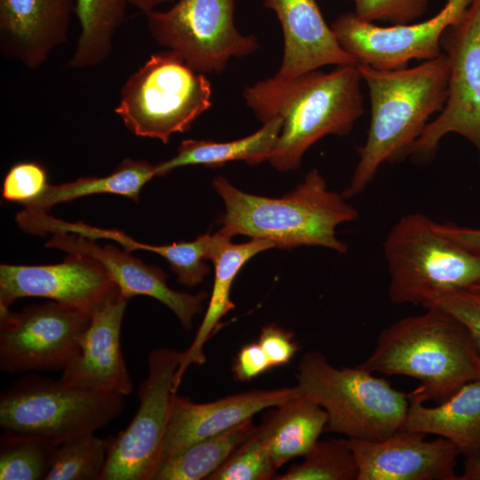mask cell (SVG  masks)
<instances>
[{"instance_id": "1", "label": "cell", "mask_w": 480, "mask_h": 480, "mask_svg": "<svg viewBox=\"0 0 480 480\" xmlns=\"http://www.w3.org/2000/svg\"><path fill=\"white\" fill-rule=\"evenodd\" d=\"M357 65L292 77L274 75L244 89L246 106L262 123L283 119L268 162L281 172L300 168L305 152L326 135L346 136L364 112Z\"/></svg>"}, {"instance_id": "2", "label": "cell", "mask_w": 480, "mask_h": 480, "mask_svg": "<svg viewBox=\"0 0 480 480\" xmlns=\"http://www.w3.org/2000/svg\"><path fill=\"white\" fill-rule=\"evenodd\" d=\"M357 68L368 89L371 120L357 164L342 193L345 198L362 193L383 164L409 156L448 96L450 66L444 52L412 68Z\"/></svg>"}, {"instance_id": "3", "label": "cell", "mask_w": 480, "mask_h": 480, "mask_svg": "<svg viewBox=\"0 0 480 480\" xmlns=\"http://www.w3.org/2000/svg\"><path fill=\"white\" fill-rule=\"evenodd\" d=\"M225 212L218 230L232 238L244 235L275 243L277 248L314 245L345 253L348 246L336 228L358 218V211L343 195L327 188L324 178L312 169L294 189L281 197L244 192L223 176L213 180Z\"/></svg>"}, {"instance_id": "4", "label": "cell", "mask_w": 480, "mask_h": 480, "mask_svg": "<svg viewBox=\"0 0 480 480\" xmlns=\"http://www.w3.org/2000/svg\"><path fill=\"white\" fill-rule=\"evenodd\" d=\"M360 367L404 375L420 382L409 392L420 402L438 404L466 383L480 379V356L466 327L438 308L404 317L383 329Z\"/></svg>"}, {"instance_id": "5", "label": "cell", "mask_w": 480, "mask_h": 480, "mask_svg": "<svg viewBox=\"0 0 480 480\" xmlns=\"http://www.w3.org/2000/svg\"><path fill=\"white\" fill-rule=\"evenodd\" d=\"M435 223L422 213H410L386 236L383 252L392 302L427 309L451 292L480 284V256L441 234Z\"/></svg>"}, {"instance_id": "6", "label": "cell", "mask_w": 480, "mask_h": 480, "mask_svg": "<svg viewBox=\"0 0 480 480\" xmlns=\"http://www.w3.org/2000/svg\"><path fill=\"white\" fill-rule=\"evenodd\" d=\"M296 378L302 393L326 412V432L381 440L404 426L409 393L359 365L338 368L313 351L300 359Z\"/></svg>"}, {"instance_id": "7", "label": "cell", "mask_w": 480, "mask_h": 480, "mask_svg": "<svg viewBox=\"0 0 480 480\" xmlns=\"http://www.w3.org/2000/svg\"><path fill=\"white\" fill-rule=\"evenodd\" d=\"M212 84L174 51L153 53L124 84L115 112L134 135L166 144L212 106Z\"/></svg>"}, {"instance_id": "8", "label": "cell", "mask_w": 480, "mask_h": 480, "mask_svg": "<svg viewBox=\"0 0 480 480\" xmlns=\"http://www.w3.org/2000/svg\"><path fill=\"white\" fill-rule=\"evenodd\" d=\"M124 396L27 375L2 392L0 427L4 432L42 436L61 444L105 428L124 410Z\"/></svg>"}, {"instance_id": "9", "label": "cell", "mask_w": 480, "mask_h": 480, "mask_svg": "<svg viewBox=\"0 0 480 480\" xmlns=\"http://www.w3.org/2000/svg\"><path fill=\"white\" fill-rule=\"evenodd\" d=\"M236 0H178L147 17L153 40L176 52L199 73H221L232 58L259 48L253 35H243L234 20Z\"/></svg>"}, {"instance_id": "10", "label": "cell", "mask_w": 480, "mask_h": 480, "mask_svg": "<svg viewBox=\"0 0 480 480\" xmlns=\"http://www.w3.org/2000/svg\"><path fill=\"white\" fill-rule=\"evenodd\" d=\"M181 352L152 349L148 373L139 385L138 410L125 429L108 437L107 463L100 480H152L161 460L169 421L174 379Z\"/></svg>"}, {"instance_id": "11", "label": "cell", "mask_w": 480, "mask_h": 480, "mask_svg": "<svg viewBox=\"0 0 480 480\" xmlns=\"http://www.w3.org/2000/svg\"><path fill=\"white\" fill-rule=\"evenodd\" d=\"M440 46L450 66L447 100L409 156L417 163H426L444 136L456 133L476 148L480 165V0H472L460 19L444 30Z\"/></svg>"}, {"instance_id": "12", "label": "cell", "mask_w": 480, "mask_h": 480, "mask_svg": "<svg viewBox=\"0 0 480 480\" xmlns=\"http://www.w3.org/2000/svg\"><path fill=\"white\" fill-rule=\"evenodd\" d=\"M92 314L56 301L19 312L0 308V369L8 373L62 371L80 352Z\"/></svg>"}, {"instance_id": "13", "label": "cell", "mask_w": 480, "mask_h": 480, "mask_svg": "<svg viewBox=\"0 0 480 480\" xmlns=\"http://www.w3.org/2000/svg\"><path fill=\"white\" fill-rule=\"evenodd\" d=\"M471 1L445 0L436 15L418 23L380 27L347 12L337 17L331 28L342 49L357 65L399 68L407 67L412 60L439 56L443 33L460 19Z\"/></svg>"}, {"instance_id": "14", "label": "cell", "mask_w": 480, "mask_h": 480, "mask_svg": "<svg viewBox=\"0 0 480 480\" xmlns=\"http://www.w3.org/2000/svg\"><path fill=\"white\" fill-rule=\"evenodd\" d=\"M104 267L84 254L68 253L60 263L0 266V308L39 297L90 314L118 292Z\"/></svg>"}, {"instance_id": "15", "label": "cell", "mask_w": 480, "mask_h": 480, "mask_svg": "<svg viewBox=\"0 0 480 480\" xmlns=\"http://www.w3.org/2000/svg\"><path fill=\"white\" fill-rule=\"evenodd\" d=\"M425 436L400 429L381 440L345 439L357 465L356 480H460L456 445Z\"/></svg>"}, {"instance_id": "16", "label": "cell", "mask_w": 480, "mask_h": 480, "mask_svg": "<svg viewBox=\"0 0 480 480\" xmlns=\"http://www.w3.org/2000/svg\"><path fill=\"white\" fill-rule=\"evenodd\" d=\"M128 299L118 292L92 314L79 337V354L61 371L63 383L127 396L132 381L121 350L120 333Z\"/></svg>"}, {"instance_id": "17", "label": "cell", "mask_w": 480, "mask_h": 480, "mask_svg": "<svg viewBox=\"0 0 480 480\" xmlns=\"http://www.w3.org/2000/svg\"><path fill=\"white\" fill-rule=\"evenodd\" d=\"M67 253H78L99 261L116 284L120 294L128 300L146 295L168 307L178 317L181 326L190 331L193 317L201 313L208 293L189 294L172 290L167 284V275L161 268L150 266L131 255L129 251L107 244L101 246L95 240L76 234H54L45 244Z\"/></svg>"}, {"instance_id": "18", "label": "cell", "mask_w": 480, "mask_h": 480, "mask_svg": "<svg viewBox=\"0 0 480 480\" xmlns=\"http://www.w3.org/2000/svg\"><path fill=\"white\" fill-rule=\"evenodd\" d=\"M302 394L300 388L296 385L276 389L250 390L209 403H194L174 393L162 460L193 443L251 419L264 409L278 406Z\"/></svg>"}, {"instance_id": "19", "label": "cell", "mask_w": 480, "mask_h": 480, "mask_svg": "<svg viewBox=\"0 0 480 480\" xmlns=\"http://www.w3.org/2000/svg\"><path fill=\"white\" fill-rule=\"evenodd\" d=\"M76 0H0V50L28 69L67 43Z\"/></svg>"}, {"instance_id": "20", "label": "cell", "mask_w": 480, "mask_h": 480, "mask_svg": "<svg viewBox=\"0 0 480 480\" xmlns=\"http://www.w3.org/2000/svg\"><path fill=\"white\" fill-rule=\"evenodd\" d=\"M282 28L284 54L276 75L292 77L324 66L356 64L346 52L316 0H264Z\"/></svg>"}, {"instance_id": "21", "label": "cell", "mask_w": 480, "mask_h": 480, "mask_svg": "<svg viewBox=\"0 0 480 480\" xmlns=\"http://www.w3.org/2000/svg\"><path fill=\"white\" fill-rule=\"evenodd\" d=\"M271 248L277 246L275 243L264 239L252 238L246 243L234 244L231 238L218 231L212 235L208 254V260L214 265L212 292L195 340L188 349L181 352L180 364L174 379L175 390L190 364H203L205 362L204 344L222 325L221 318L234 309L230 291L240 269L251 258Z\"/></svg>"}, {"instance_id": "22", "label": "cell", "mask_w": 480, "mask_h": 480, "mask_svg": "<svg viewBox=\"0 0 480 480\" xmlns=\"http://www.w3.org/2000/svg\"><path fill=\"white\" fill-rule=\"evenodd\" d=\"M410 396V394H409ZM402 429L446 438L466 458L480 452V379L463 385L434 407L410 396Z\"/></svg>"}, {"instance_id": "23", "label": "cell", "mask_w": 480, "mask_h": 480, "mask_svg": "<svg viewBox=\"0 0 480 480\" xmlns=\"http://www.w3.org/2000/svg\"><path fill=\"white\" fill-rule=\"evenodd\" d=\"M327 421L326 412L302 394L276 406L258 428L279 468L294 458L305 456L319 440Z\"/></svg>"}, {"instance_id": "24", "label": "cell", "mask_w": 480, "mask_h": 480, "mask_svg": "<svg viewBox=\"0 0 480 480\" xmlns=\"http://www.w3.org/2000/svg\"><path fill=\"white\" fill-rule=\"evenodd\" d=\"M283 125L280 116H274L263 123L257 132L231 141L217 142L210 140H185L177 153L170 159L155 165L156 176L163 177L172 170L201 164L216 168L228 162L244 161L258 164L268 161L276 145Z\"/></svg>"}, {"instance_id": "25", "label": "cell", "mask_w": 480, "mask_h": 480, "mask_svg": "<svg viewBox=\"0 0 480 480\" xmlns=\"http://www.w3.org/2000/svg\"><path fill=\"white\" fill-rule=\"evenodd\" d=\"M156 177L155 165L145 160L124 159L108 175L81 177L73 182L49 184L44 192L24 209L47 212L56 204L95 194L124 196L135 202L143 186Z\"/></svg>"}, {"instance_id": "26", "label": "cell", "mask_w": 480, "mask_h": 480, "mask_svg": "<svg viewBox=\"0 0 480 480\" xmlns=\"http://www.w3.org/2000/svg\"><path fill=\"white\" fill-rule=\"evenodd\" d=\"M257 429L252 418L162 460L152 480L207 479Z\"/></svg>"}, {"instance_id": "27", "label": "cell", "mask_w": 480, "mask_h": 480, "mask_svg": "<svg viewBox=\"0 0 480 480\" xmlns=\"http://www.w3.org/2000/svg\"><path fill=\"white\" fill-rule=\"evenodd\" d=\"M125 0H76L80 34L69 60L74 68L98 66L111 55L115 36L125 19Z\"/></svg>"}, {"instance_id": "28", "label": "cell", "mask_w": 480, "mask_h": 480, "mask_svg": "<svg viewBox=\"0 0 480 480\" xmlns=\"http://www.w3.org/2000/svg\"><path fill=\"white\" fill-rule=\"evenodd\" d=\"M59 444L42 436L4 432L0 439V479L44 480Z\"/></svg>"}, {"instance_id": "29", "label": "cell", "mask_w": 480, "mask_h": 480, "mask_svg": "<svg viewBox=\"0 0 480 480\" xmlns=\"http://www.w3.org/2000/svg\"><path fill=\"white\" fill-rule=\"evenodd\" d=\"M108 452V437L94 434L60 444L44 480H100Z\"/></svg>"}, {"instance_id": "30", "label": "cell", "mask_w": 480, "mask_h": 480, "mask_svg": "<svg viewBox=\"0 0 480 480\" xmlns=\"http://www.w3.org/2000/svg\"><path fill=\"white\" fill-rule=\"evenodd\" d=\"M278 480H356L358 468L355 457L345 439L318 440Z\"/></svg>"}, {"instance_id": "31", "label": "cell", "mask_w": 480, "mask_h": 480, "mask_svg": "<svg viewBox=\"0 0 480 480\" xmlns=\"http://www.w3.org/2000/svg\"><path fill=\"white\" fill-rule=\"evenodd\" d=\"M212 238V235L204 234L190 242L180 241L166 245H152L133 241L132 250H144L159 254L168 261L180 284L194 287L209 273L210 268L205 260H208Z\"/></svg>"}, {"instance_id": "32", "label": "cell", "mask_w": 480, "mask_h": 480, "mask_svg": "<svg viewBox=\"0 0 480 480\" xmlns=\"http://www.w3.org/2000/svg\"><path fill=\"white\" fill-rule=\"evenodd\" d=\"M277 469L257 427L207 479L268 480L276 476Z\"/></svg>"}, {"instance_id": "33", "label": "cell", "mask_w": 480, "mask_h": 480, "mask_svg": "<svg viewBox=\"0 0 480 480\" xmlns=\"http://www.w3.org/2000/svg\"><path fill=\"white\" fill-rule=\"evenodd\" d=\"M354 13L368 22L390 26L413 23L428 11L430 0H354Z\"/></svg>"}, {"instance_id": "34", "label": "cell", "mask_w": 480, "mask_h": 480, "mask_svg": "<svg viewBox=\"0 0 480 480\" xmlns=\"http://www.w3.org/2000/svg\"><path fill=\"white\" fill-rule=\"evenodd\" d=\"M49 183L45 169L36 162H20L6 173L2 188L5 201L25 205L40 196Z\"/></svg>"}, {"instance_id": "35", "label": "cell", "mask_w": 480, "mask_h": 480, "mask_svg": "<svg viewBox=\"0 0 480 480\" xmlns=\"http://www.w3.org/2000/svg\"><path fill=\"white\" fill-rule=\"evenodd\" d=\"M431 308H441L459 320L480 356V293L469 289L456 291L442 297Z\"/></svg>"}, {"instance_id": "36", "label": "cell", "mask_w": 480, "mask_h": 480, "mask_svg": "<svg viewBox=\"0 0 480 480\" xmlns=\"http://www.w3.org/2000/svg\"><path fill=\"white\" fill-rule=\"evenodd\" d=\"M258 342L272 368L289 364L299 350L293 333L274 324L261 328Z\"/></svg>"}, {"instance_id": "37", "label": "cell", "mask_w": 480, "mask_h": 480, "mask_svg": "<svg viewBox=\"0 0 480 480\" xmlns=\"http://www.w3.org/2000/svg\"><path fill=\"white\" fill-rule=\"evenodd\" d=\"M268 356L259 342L244 345L237 352L232 366L234 378L249 381L271 369Z\"/></svg>"}, {"instance_id": "38", "label": "cell", "mask_w": 480, "mask_h": 480, "mask_svg": "<svg viewBox=\"0 0 480 480\" xmlns=\"http://www.w3.org/2000/svg\"><path fill=\"white\" fill-rule=\"evenodd\" d=\"M436 228L444 236L480 256V228L460 227L451 223H435Z\"/></svg>"}, {"instance_id": "39", "label": "cell", "mask_w": 480, "mask_h": 480, "mask_svg": "<svg viewBox=\"0 0 480 480\" xmlns=\"http://www.w3.org/2000/svg\"><path fill=\"white\" fill-rule=\"evenodd\" d=\"M460 480H480V452L466 458L463 474L460 476Z\"/></svg>"}, {"instance_id": "40", "label": "cell", "mask_w": 480, "mask_h": 480, "mask_svg": "<svg viewBox=\"0 0 480 480\" xmlns=\"http://www.w3.org/2000/svg\"><path fill=\"white\" fill-rule=\"evenodd\" d=\"M128 4L134 6L140 12L145 15L149 12L157 10V7L166 4L171 3L173 0H125Z\"/></svg>"}, {"instance_id": "41", "label": "cell", "mask_w": 480, "mask_h": 480, "mask_svg": "<svg viewBox=\"0 0 480 480\" xmlns=\"http://www.w3.org/2000/svg\"><path fill=\"white\" fill-rule=\"evenodd\" d=\"M468 289L480 293V284H476V285H474V286H472V287H470Z\"/></svg>"}, {"instance_id": "42", "label": "cell", "mask_w": 480, "mask_h": 480, "mask_svg": "<svg viewBox=\"0 0 480 480\" xmlns=\"http://www.w3.org/2000/svg\"><path fill=\"white\" fill-rule=\"evenodd\" d=\"M351 1H354V0H351Z\"/></svg>"}]
</instances>
